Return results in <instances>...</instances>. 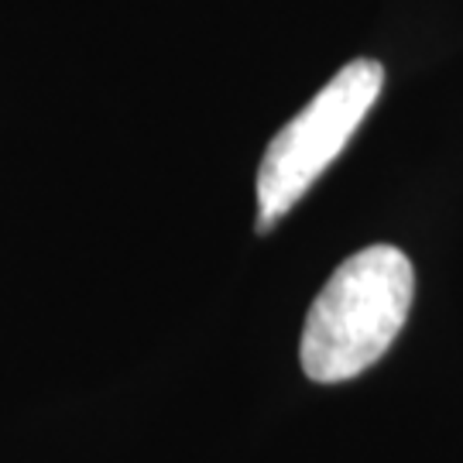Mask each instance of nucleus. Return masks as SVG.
Returning <instances> with one entry per match:
<instances>
[{"mask_svg": "<svg viewBox=\"0 0 463 463\" xmlns=\"http://www.w3.org/2000/svg\"><path fill=\"white\" fill-rule=\"evenodd\" d=\"M415 296L412 261L392 244L350 254L309 306L298 361L306 378L340 384L384 357Z\"/></svg>", "mask_w": 463, "mask_h": 463, "instance_id": "obj_1", "label": "nucleus"}, {"mask_svg": "<svg viewBox=\"0 0 463 463\" xmlns=\"http://www.w3.org/2000/svg\"><path fill=\"white\" fill-rule=\"evenodd\" d=\"M381 86H384L381 62L354 59L309 99V107H302L271 137L258 172L261 231H271V223L288 213L333 165V158L347 148L354 131L364 124L367 110L374 107Z\"/></svg>", "mask_w": 463, "mask_h": 463, "instance_id": "obj_2", "label": "nucleus"}]
</instances>
